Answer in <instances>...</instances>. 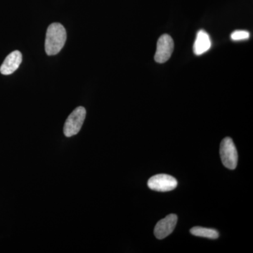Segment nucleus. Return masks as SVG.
I'll use <instances>...</instances> for the list:
<instances>
[{
	"instance_id": "nucleus-2",
	"label": "nucleus",
	"mask_w": 253,
	"mask_h": 253,
	"mask_svg": "<svg viewBox=\"0 0 253 253\" xmlns=\"http://www.w3.org/2000/svg\"><path fill=\"white\" fill-rule=\"evenodd\" d=\"M85 117V109L83 106L76 108L68 116L65 123L64 127H63L65 136L71 137L77 134L81 131Z\"/></svg>"
},
{
	"instance_id": "nucleus-3",
	"label": "nucleus",
	"mask_w": 253,
	"mask_h": 253,
	"mask_svg": "<svg viewBox=\"0 0 253 253\" xmlns=\"http://www.w3.org/2000/svg\"><path fill=\"white\" fill-rule=\"evenodd\" d=\"M220 157L223 165L229 169H236L238 163V153L235 144L230 137H226L220 144Z\"/></svg>"
},
{
	"instance_id": "nucleus-1",
	"label": "nucleus",
	"mask_w": 253,
	"mask_h": 253,
	"mask_svg": "<svg viewBox=\"0 0 253 253\" xmlns=\"http://www.w3.org/2000/svg\"><path fill=\"white\" fill-rule=\"evenodd\" d=\"M67 34L61 23H51L46 33L45 51L49 56L59 54L66 43Z\"/></svg>"
},
{
	"instance_id": "nucleus-8",
	"label": "nucleus",
	"mask_w": 253,
	"mask_h": 253,
	"mask_svg": "<svg viewBox=\"0 0 253 253\" xmlns=\"http://www.w3.org/2000/svg\"><path fill=\"white\" fill-rule=\"evenodd\" d=\"M211 47V41L207 32L201 30L198 32L194 44V51L196 55H201L206 53Z\"/></svg>"
},
{
	"instance_id": "nucleus-6",
	"label": "nucleus",
	"mask_w": 253,
	"mask_h": 253,
	"mask_svg": "<svg viewBox=\"0 0 253 253\" xmlns=\"http://www.w3.org/2000/svg\"><path fill=\"white\" fill-rule=\"evenodd\" d=\"M177 222V216L171 214L157 223L154 229V234L158 239H163L172 234Z\"/></svg>"
},
{
	"instance_id": "nucleus-5",
	"label": "nucleus",
	"mask_w": 253,
	"mask_h": 253,
	"mask_svg": "<svg viewBox=\"0 0 253 253\" xmlns=\"http://www.w3.org/2000/svg\"><path fill=\"white\" fill-rule=\"evenodd\" d=\"M174 50V42L169 35L160 37L157 42V49L154 59L157 63H163L169 60Z\"/></svg>"
},
{
	"instance_id": "nucleus-10",
	"label": "nucleus",
	"mask_w": 253,
	"mask_h": 253,
	"mask_svg": "<svg viewBox=\"0 0 253 253\" xmlns=\"http://www.w3.org/2000/svg\"><path fill=\"white\" fill-rule=\"evenodd\" d=\"M250 38V33L246 31H236L233 32L231 35L232 41H240L248 40Z\"/></svg>"
},
{
	"instance_id": "nucleus-7",
	"label": "nucleus",
	"mask_w": 253,
	"mask_h": 253,
	"mask_svg": "<svg viewBox=\"0 0 253 253\" xmlns=\"http://www.w3.org/2000/svg\"><path fill=\"white\" fill-rule=\"evenodd\" d=\"M23 56L19 51H14L10 53L0 67V73L5 76L12 74L19 67L22 62Z\"/></svg>"
},
{
	"instance_id": "nucleus-4",
	"label": "nucleus",
	"mask_w": 253,
	"mask_h": 253,
	"mask_svg": "<svg viewBox=\"0 0 253 253\" xmlns=\"http://www.w3.org/2000/svg\"><path fill=\"white\" fill-rule=\"evenodd\" d=\"M177 184L175 178L166 174H156L148 181L149 189L161 192L172 191L175 189Z\"/></svg>"
},
{
	"instance_id": "nucleus-9",
	"label": "nucleus",
	"mask_w": 253,
	"mask_h": 253,
	"mask_svg": "<svg viewBox=\"0 0 253 253\" xmlns=\"http://www.w3.org/2000/svg\"><path fill=\"white\" fill-rule=\"evenodd\" d=\"M192 235L199 237L207 238L210 239H217L219 238V232L215 229H208V228L195 226L190 230Z\"/></svg>"
}]
</instances>
